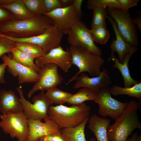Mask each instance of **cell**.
<instances>
[{
  "instance_id": "obj_1",
  "label": "cell",
  "mask_w": 141,
  "mask_h": 141,
  "mask_svg": "<svg viewBox=\"0 0 141 141\" xmlns=\"http://www.w3.org/2000/svg\"><path fill=\"white\" fill-rule=\"evenodd\" d=\"M53 25L52 20L43 14L27 19L5 21L0 24V32L11 37L27 38L42 34Z\"/></svg>"
},
{
  "instance_id": "obj_2",
  "label": "cell",
  "mask_w": 141,
  "mask_h": 141,
  "mask_svg": "<svg viewBox=\"0 0 141 141\" xmlns=\"http://www.w3.org/2000/svg\"><path fill=\"white\" fill-rule=\"evenodd\" d=\"M141 108V102L134 100L128 103L127 106L121 115L112 125H109L107 130L109 141H127L136 128L141 130V124L137 114Z\"/></svg>"
},
{
  "instance_id": "obj_3",
  "label": "cell",
  "mask_w": 141,
  "mask_h": 141,
  "mask_svg": "<svg viewBox=\"0 0 141 141\" xmlns=\"http://www.w3.org/2000/svg\"><path fill=\"white\" fill-rule=\"evenodd\" d=\"M91 108L85 103L68 107L60 104L50 106L49 118L61 129L77 127L90 118Z\"/></svg>"
},
{
  "instance_id": "obj_4",
  "label": "cell",
  "mask_w": 141,
  "mask_h": 141,
  "mask_svg": "<svg viewBox=\"0 0 141 141\" xmlns=\"http://www.w3.org/2000/svg\"><path fill=\"white\" fill-rule=\"evenodd\" d=\"M68 50L72 57V64L76 66L79 71L68 80L66 85L75 80L80 74L85 72H88L93 77L99 75L105 62L101 56L95 55L79 46H70Z\"/></svg>"
},
{
  "instance_id": "obj_5",
  "label": "cell",
  "mask_w": 141,
  "mask_h": 141,
  "mask_svg": "<svg viewBox=\"0 0 141 141\" xmlns=\"http://www.w3.org/2000/svg\"><path fill=\"white\" fill-rule=\"evenodd\" d=\"M0 128L5 134L17 141H26L29 127L28 119L23 110L0 115Z\"/></svg>"
},
{
  "instance_id": "obj_6",
  "label": "cell",
  "mask_w": 141,
  "mask_h": 141,
  "mask_svg": "<svg viewBox=\"0 0 141 141\" xmlns=\"http://www.w3.org/2000/svg\"><path fill=\"white\" fill-rule=\"evenodd\" d=\"M16 89L19 95V101L28 119L37 120L42 121L43 119L49 118L48 111L52 103L43 91L33 98V103L32 104L25 99L21 88L19 87Z\"/></svg>"
},
{
  "instance_id": "obj_7",
  "label": "cell",
  "mask_w": 141,
  "mask_h": 141,
  "mask_svg": "<svg viewBox=\"0 0 141 141\" xmlns=\"http://www.w3.org/2000/svg\"><path fill=\"white\" fill-rule=\"evenodd\" d=\"M109 16L116 22L120 34L131 47H137L139 43L137 29L128 10L107 8Z\"/></svg>"
},
{
  "instance_id": "obj_8",
  "label": "cell",
  "mask_w": 141,
  "mask_h": 141,
  "mask_svg": "<svg viewBox=\"0 0 141 141\" xmlns=\"http://www.w3.org/2000/svg\"><path fill=\"white\" fill-rule=\"evenodd\" d=\"M63 34L58 28L53 25L42 34L30 37L14 38L3 33L0 36L15 42H25L35 44L39 46L45 54L60 45Z\"/></svg>"
},
{
  "instance_id": "obj_9",
  "label": "cell",
  "mask_w": 141,
  "mask_h": 141,
  "mask_svg": "<svg viewBox=\"0 0 141 141\" xmlns=\"http://www.w3.org/2000/svg\"><path fill=\"white\" fill-rule=\"evenodd\" d=\"M67 34L70 46H80L95 55H101L102 51L95 44L91 30L81 20L72 27Z\"/></svg>"
},
{
  "instance_id": "obj_10",
  "label": "cell",
  "mask_w": 141,
  "mask_h": 141,
  "mask_svg": "<svg viewBox=\"0 0 141 141\" xmlns=\"http://www.w3.org/2000/svg\"><path fill=\"white\" fill-rule=\"evenodd\" d=\"M110 87L108 86L101 89L93 102L98 104V113L102 117L109 116L116 120L122 114L128 103L121 102L113 98Z\"/></svg>"
},
{
  "instance_id": "obj_11",
  "label": "cell",
  "mask_w": 141,
  "mask_h": 141,
  "mask_svg": "<svg viewBox=\"0 0 141 141\" xmlns=\"http://www.w3.org/2000/svg\"><path fill=\"white\" fill-rule=\"evenodd\" d=\"M58 67L56 64L49 63L44 64L39 68L38 72L39 78L28 92V98H31L36 91H47L56 87L62 83L63 79L58 71Z\"/></svg>"
},
{
  "instance_id": "obj_12",
  "label": "cell",
  "mask_w": 141,
  "mask_h": 141,
  "mask_svg": "<svg viewBox=\"0 0 141 141\" xmlns=\"http://www.w3.org/2000/svg\"><path fill=\"white\" fill-rule=\"evenodd\" d=\"M43 14L50 18L53 21V25L58 28L63 34H67L72 27L81 20L73 4Z\"/></svg>"
},
{
  "instance_id": "obj_13",
  "label": "cell",
  "mask_w": 141,
  "mask_h": 141,
  "mask_svg": "<svg viewBox=\"0 0 141 141\" xmlns=\"http://www.w3.org/2000/svg\"><path fill=\"white\" fill-rule=\"evenodd\" d=\"M34 60L39 68L46 64L51 63L57 64L65 72H68L72 65V57L68 49L64 50L60 45Z\"/></svg>"
},
{
  "instance_id": "obj_14",
  "label": "cell",
  "mask_w": 141,
  "mask_h": 141,
  "mask_svg": "<svg viewBox=\"0 0 141 141\" xmlns=\"http://www.w3.org/2000/svg\"><path fill=\"white\" fill-rule=\"evenodd\" d=\"M3 63L7 66L8 71L14 77H17L19 85L33 83L39 77V74L32 69L19 63L5 54L1 57Z\"/></svg>"
},
{
  "instance_id": "obj_15",
  "label": "cell",
  "mask_w": 141,
  "mask_h": 141,
  "mask_svg": "<svg viewBox=\"0 0 141 141\" xmlns=\"http://www.w3.org/2000/svg\"><path fill=\"white\" fill-rule=\"evenodd\" d=\"M45 122L37 120L28 119L29 132L26 141H38L41 138L53 133H61V128L49 118Z\"/></svg>"
},
{
  "instance_id": "obj_16",
  "label": "cell",
  "mask_w": 141,
  "mask_h": 141,
  "mask_svg": "<svg viewBox=\"0 0 141 141\" xmlns=\"http://www.w3.org/2000/svg\"><path fill=\"white\" fill-rule=\"evenodd\" d=\"M75 80L76 81L73 86L74 89L88 88L97 94L101 89L112 83L107 70L104 68L97 76L90 77L87 74L83 73L78 75Z\"/></svg>"
},
{
  "instance_id": "obj_17",
  "label": "cell",
  "mask_w": 141,
  "mask_h": 141,
  "mask_svg": "<svg viewBox=\"0 0 141 141\" xmlns=\"http://www.w3.org/2000/svg\"><path fill=\"white\" fill-rule=\"evenodd\" d=\"M138 50L137 47H132L130 52L124 56L122 63H120L119 59L116 58L114 52L111 51L110 57L108 60L113 61L114 62L113 67L117 68L120 72L124 79V87H131L140 81L135 80L132 77L128 68V63L130 59Z\"/></svg>"
},
{
  "instance_id": "obj_18",
  "label": "cell",
  "mask_w": 141,
  "mask_h": 141,
  "mask_svg": "<svg viewBox=\"0 0 141 141\" xmlns=\"http://www.w3.org/2000/svg\"><path fill=\"white\" fill-rule=\"evenodd\" d=\"M23 110L21 104L15 92L12 90L0 91V112L2 114L18 112Z\"/></svg>"
},
{
  "instance_id": "obj_19",
  "label": "cell",
  "mask_w": 141,
  "mask_h": 141,
  "mask_svg": "<svg viewBox=\"0 0 141 141\" xmlns=\"http://www.w3.org/2000/svg\"><path fill=\"white\" fill-rule=\"evenodd\" d=\"M88 122V127L95 135L97 141H109L107 130L111 122L110 119L94 114Z\"/></svg>"
},
{
  "instance_id": "obj_20",
  "label": "cell",
  "mask_w": 141,
  "mask_h": 141,
  "mask_svg": "<svg viewBox=\"0 0 141 141\" xmlns=\"http://www.w3.org/2000/svg\"><path fill=\"white\" fill-rule=\"evenodd\" d=\"M107 18L109 19L111 23L116 36V39L113 38L110 48L111 51L117 53L119 62L120 63H122L124 56L130 52L132 47L127 43L121 36L114 20L108 16Z\"/></svg>"
},
{
  "instance_id": "obj_21",
  "label": "cell",
  "mask_w": 141,
  "mask_h": 141,
  "mask_svg": "<svg viewBox=\"0 0 141 141\" xmlns=\"http://www.w3.org/2000/svg\"><path fill=\"white\" fill-rule=\"evenodd\" d=\"M8 10L17 20H24L35 16L26 7L23 0H15L9 4L1 6Z\"/></svg>"
},
{
  "instance_id": "obj_22",
  "label": "cell",
  "mask_w": 141,
  "mask_h": 141,
  "mask_svg": "<svg viewBox=\"0 0 141 141\" xmlns=\"http://www.w3.org/2000/svg\"><path fill=\"white\" fill-rule=\"evenodd\" d=\"M89 118L75 127L62 129L61 133L65 137L68 141H87L85 137V129ZM89 141H96V140L95 138H92Z\"/></svg>"
},
{
  "instance_id": "obj_23",
  "label": "cell",
  "mask_w": 141,
  "mask_h": 141,
  "mask_svg": "<svg viewBox=\"0 0 141 141\" xmlns=\"http://www.w3.org/2000/svg\"><path fill=\"white\" fill-rule=\"evenodd\" d=\"M97 96V94L91 89L83 87L77 93L72 94L66 103L72 105H79L86 101L95 100Z\"/></svg>"
},
{
  "instance_id": "obj_24",
  "label": "cell",
  "mask_w": 141,
  "mask_h": 141,
  "mask_svg": "<svg viewBox=\"0 0 141 141\" xmlns=\"http://www.w3.org/2000/svg\"><path fill=\"white\" fill-rule=\"evenodd\" d=\"M111 95L118 96L121 95H127L131 97L137 98L141 102V82L139 83L130 87H122L116 85H113L110 87Z\"/></svg>"
},
{
  "instance_id": "obj_25",
  "label": "cell",
  "mask_w": 141,
  "mask_h": 141,
  "mask_svg": "<svg viewBox=\"0 0 141 141\" xmlns=\"http://www.w3.org/2000/svg\"><path fill=\"white\" fill-rule=\"evenodd\" d=\"M10 52L12 55V58L14 60L26 67L30 68L37 73L39 68L34 62V59L14 47Z\"/></svg>"
},
{
  "instance_id": "obj_26",
  "label": "cell",
  "mask_w": 141,
  "mask_h": 141,
  "mask_svg": "<svg viewBox=\"0 0 141 141\" xmlns=\"http://www.w3.org/2000/svg\"><path fill=\"white\" fill-rule=\"evenodd\" d=\"M14 47L34 59L42 56L45 54L38 46L30 43L25 42H15Z\"/></svg>"
},
{
  "instance_id": "obj_27",
  "label": "cell",
  "mask_w": 141,
  "mask_h": 141,
  "mask_svg": "<svg viewBox=\"0 0 141 141\" xmlns=\"http://www.w3.org/2000/svg\"><path fill=\"white\" fill-rule=\"evenodd\" d=\"M45 94L51 100L52 104L59 105L66 103L72 94L60 90L56 87L47 90Z\"/></svg>"
},
{
  "instance_id": "obj_28",
  "label": "cell",
  "mask_w": 141,
  "mask_h": 141,
  "mask_svg": "<svg viewBox=\"0 0 141 141\" xmlns=\"http://www.w3.org/2000/svg\"><path fill=\"white\" fill-rule=\"evenodd\" d=\"M91 31L93 41L97 43L101 44H105L109 38V32L106 26L91 28Z\"/></svg>"
},
{
  "instance_id": "obj_29",
  "label": "cell",
  "mask_w": 141,
  "mask_h": 141,
  "mask_svg": "<svg viewBox=\"0 0 141 141\" xmlns=\"http://www.w3.org/2000/svg\"><path fill=\"white\" fill-rule=\"evenodd\" d=\"M87 7L89 9L93 10L99 8H108L114 9H121L118 0H88Z\"/></svg>"
},
{
  "instance_id": "obj_30",
  "label": "cell",
  "mask_w": 141,
  "mask_h": 141,
  "mask_svg": "<svg viewBox=\"0 0 141 141\" xmlns=\"http://www.w3.org/2000/svg\"><path fill=\"white\" fill-rule=\"evenodd\" d=\"M91 28L106 26L105 19L108 14L107 8H99L94 9Z\"/></svg>"
},
{
  "instance_id": "obj_31",
  "label": "cell",
  "mask_w": 141,
  "mask_h": 141,
  "mask_svg": "<svg viewBox=\"0 0 141 141\" xmlns=\"http://www.w3.org/2000/svg\"><path fill=\"white\" fill-rule=\"evenodd\" d=\"M27 9L35 16L43 14L44 8L43 0H23Z\"/></svg>"
},
{
  "instance_id": "obj_32",
  "label": "cell",
  "mask_w": 141,
  "mask_h": 141,
  "mask_svg": "<svg viewBox=\"0 0 141 141\" xmlns=\"http://www.w3.org/2000/svg\"><path fill=\"white\" fill-rule=\"evenodd\" d=\"M15 43L6 38L0 37V57L6 53L10 52L14 47Z\"/></svg>"
},
{
  "instance_id": "obj_33",
  "label": "cell",
  "mask_w": 141,
  "mask_h": 141,
  "mask_svg": "<svg viewBox=\"0 0 141 141\" xmlns=\"http://www.w3.org/2000/svg\"><path fill=\"white\" fill-rule=\"evenodd\" d=\"M43 0L44 8V13L49 12L57 8L62 7L60 0Z\"/></svg>"
},
{
  "instance_id": "obj_34",
  "label": "cell",
  "mask_w": 141,
  "mask_h": 141,
  "mask_svg": "<svg viewBox=\"0 0 141 141\" xmlns=\"http://www.w3.org/2000/svg\"><path fill=\"white\" fill-rule=\"evenodd\" d=\"M14 19L15 17L11 12L0 6V24L6 21Z\"/></svg>"
},
{
  "instance_id": "obj_35",
  "label": "cell",
  "mask_w": 141,
  "mask_h": 141,
  "mask_svg": "<svg viewBox=\"0 0 141 141\" xmlns=\"http://www.w3.org/2000/svg\"><path fill=\"white\" fill-rule=\"evenodd\" d=\"M44 139L48 141H68L64 135L62 133H57L50 134L44 136L39 139Z\"/></svg>"
},
{
  "instance_id": "obj_36",
  "label": "cell",
  "mask_w": 141,
  "mask_h": 141,
  "mask_svg": "<svg viewBox=\"0 0 141 141\" xmlns=\"http://www.w3.org/2000/svg\"><path fill=\"white\" fill-rule=\"evenodd\" d=\"M121 9L123 10H128L129 8L137 6L139 2L138 0H118Z\"/></svg>"
},
{
  "instance_id": "obj_37",
  "label": "cell",
  "mask_w": 141,
  "mask_h": 141,
  "mask_svg": "<svg viewBox=\"0 0 141 141\" xmlns=\"http://www.w3.org/2000/svg\"><path fill=\"white\" fill-rule=\"evenodd\" d=\"M83 1L82 0H73V3L77 13L80 18L82 15L81 7Z\"/></svg>"
},
{
  "instance_id": "obj_38",
  "label": "cell",
  "mask_w": 141,
  "mask_h": 141,
  "mask_svg": "<svg viewBox=\"0 0 141 141\" xmlns=\"http://www.w3.org/2000/svg\"><path fill=\"white\" fill-rule=\"evenodd\" d=\"M7 65L3 63L0 64V83L5 84L4 75L5 72V69Z\"/></svg>"
},
{
  "instance_id": "obj_39",
  "label": "cell",
  "mask_w": 141,
  "mask_h": 141,
  "mask_svg": "<svg viewBox=\"0 0 141 141\" xmlns=\"http://www.w3.org/2000/svg\"><path fill=\"white\" fill-rule=\"evenodd\" d=\"M139 15L134 19H132L134 23L137 25L136 27L140 31H141V13L139 12Z\"/></svg>"
},
{
  "instance_id": "obj_40",
  "label": "cell",
  "mask_w": 141,
  "mask_h": 141,
  "mask_svg": "<svg viewBox=\"0 0 141 141\" xmlns=\"http://www.w3.org/2000/svg\"><path fill=\"white\" fill-rule=\"evenodd\" d=\"M62 7H67L73 4V0H60Z\"/></svg>"
},
{
  "instance_id": "obj_41",
  "label": "cell",
  "mask_w": 141,
  "mask_h": 141,
  "mask_svg": "<svg viewBox=\"0 0 141 141\" xmlns=\"http://www.w3.org/2000/svg\"><path fill=\"white\" fill-rule=\"evenodd\" d=\"M138 136L137 132L134 133L131 137L128 138L127 141H137Z\"/></svg>"
},
{
  "instance_id": "obj_42",
  "label": "cell",
  "mask_w": 141,
  "mask_h": 141,
  "mask_svg": "<svg viewBox=\"0 0 141 141\" xmlns=\"http://www.w3.org/2000/svg\"><path fill=\"white\" fill-rule=\"evenodd\" d=\"M15 0H0V6L11 3Z\"/></svg>"
},
{
  "instance_id": "obj_43",
  "label": "cell",
  "mask_w": 141,
  "mask_h": 141,
  "mask_svg": "<svg viewBox=\"0 0 141 141\" xmlns=\"http://www.w3.org/2000/svg\"><path fill=\"white\" fill-rule=\"evenodd\" d=\"M137 141H141V133H140L139 136H138Z\"/></svg>"
},
{
  "instance_id": "obj_44",
  "label": "cell",
  "mask_w": 141,
  "mask_h": 141,
  "mask_svg": "<svg viewBox=\"0 0 141 141\" xmlns=\"http://www.w3.org/2000/svg\"><path fill=\"white\" fill-rule=\"evenodd\" d=\"M38 141H48L46 140H45L44 139H39Z\"/></svg>"
}]
</instances>
